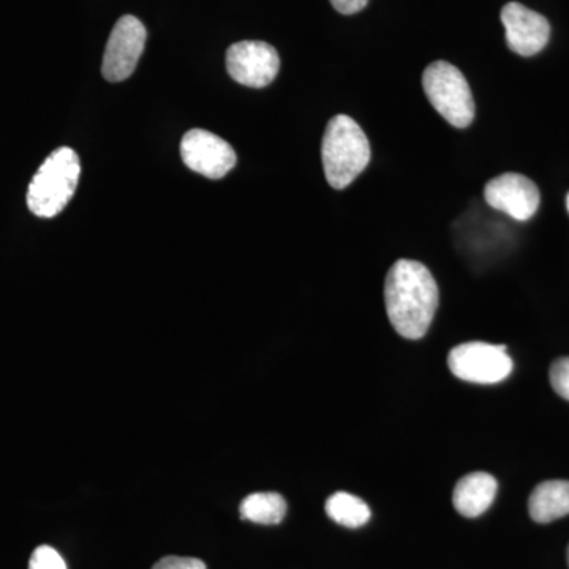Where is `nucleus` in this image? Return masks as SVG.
Returning a JSON list of instances; mask_svg holds the SVG:
<instances>
[{
    "mask_svg": "<svg viewBox=\"0 0 569 569\" xmlns=\"http://www.w3.org/2000/svg\"><path fill=\"white\" fill-rule=\"evenodd\" d=\"M438 284L419 261L399 260L391 266L385 282V302L392 328L408 340L429 331L438 307Z\"/></svg>",
    "mask_w": 569,
    "mask_h": 569,
    "instance_id": "1",
    "label": "nucleus"
},
{
    "mask_svg": "<svg viewBox=\"0 0 569 569\" xmlns=\"http://www.w3.org/2000/svg\"><path fill=\"white\" fill-rule=\"evenodd\" d=\"M321 159L326 181L336 190L347 189L366 170L370 162V142L350 116H335L329 121Z\"/></svg>",
    "mask_w": 569,
    "mask_h": 569,
    "instance_id": "2",
    "label": "nucleus"
},
{
    "mask_svg": "<svg viewBox=\"0 0 569 569\" xmlns=\"http://www.w3.org/2000/svg\"><path fill=\"white\" fill-rule=\"evenodd\" d=\"M80 157L70 148H59L41 163L28 190V206L43 219L58 216L70 203L80 181Z\"/></svg>",
    "mask_w": 569,
    "mask_h": 569,
    "instance_id": "3",
    "label": "nucleus"
},
{
    "mask_svg": "<svg viewBox=\"0 0 569 569\" xmlns=\"http://www.w3.org/2000/svg\"><path fill=\"white\" fill-rule=\"evenodd\" d=\"M422 88L430 104L452 127L466 129L473 122V93L458 67L447 61L430 63L422 74Z\"/></svg>",
    "mask_w": 569,
    "mask_h": 569,
    "instance_id": "4",
    "label": "nucleus"
},
{
    "mask_svg": "<svg viewBox=\"0 0 569 569\" xmlns=\"http://www.w3.org/2000/svg\"><path fill=\"white\" fill-rule=\"evenodd\" d=\"M448 366L456 377L470 383H500L512 372L507 347L486 342H467L452 348Z\"/></svg>",
    "mask_w": 569,
    "mask_h": 569,
    "instance_id": "5",
    "label": "nucleus"
},
{
    "mask_svg": "<svg viewBox=\"0 0 569 569\" xmlns=\"http://www.w3.org/2000/svg\"><path fill=\"white\" fill-rule=\"evenodd\" d=\"M146 39L144 26L132 14H126L116 22L103 56L104 80L121 82L130 78L144 51Z\"/></svg>",
    "mask_w": 569,
    "mask_h": 569,
    "instance_id": "6",
    "label": "nucleus"
},
{
    "mask_svg": "<svg viewBox=\"0 0 569 569\" xmlns=\"http://www.w3.org/2000/svg\"><path fill=\"white\" fill-rule=\"evenodd\" d=\"M227 70L230 77L247 88H266L276 80L280 58L264 41H239L227 51Z\"/></svg>",
    "mask_w": 569,
    "mask_h": 569,
    "instance_id": "7",
    "label": "nucleus"
},
{
    "mask_svg": "<svg viewBox=\"0 0 569 569\" xmlns=\"http://www.w3.org/2000/svg\"><path fill=\"white\" fill-rule=\"evenodd\" d=\"M181 157L187 168L209 179H222L233 170L238 160L227 141L200 129L183 134Z\"/></svg>",
    "mask_w": 569,
    "mask_h": 569,
    "instance_id": "8",
    "label": "nucleus"
},
{
    "mask_svg": "<svg viewBox=\"0 0 569 569\" xmlns=\"http://www.w3.org/2000/svg\"><path fill=\"white\" fill-rule=\"evenodd\" d=\"M485 198L493 209L520 222L531 219L541 201L537 183L519 173L497 176L486 186Z\"/></svg>",
    "mask_w": 569,
    "mask_h": 569,
    "instance_id": "9",
    "label": "nucleus"
},
{
    "mask_svg": "<svg viewBox=\"0 0 569 569\" xmlns=\"http://www.w3.org/2000/svg\"><path fill=\"white\" fill-rule=\"evenodd\" d=\"M501 22L507 31L509 50L530 58L545 50L550 37V24L542 14L519 2H509L501 10Z\"/></svg>",
    "mask_w": 569,
    "mask_h": 569,
    "instance_id": "10",
    "label": "nucleus"
},
{
    "mask_svg": "<svg viewBox=\"0 0 569 569\" xmlns=\"http://www.w3.org/2000/svg\"><path fill=\"white\" fill-rule=\"evenodd\" d=\"M497 479L485 471L467 475L456 485L452 503L463 518H478L488 511L497 496Z\"/></svg>",
    "mask_w": 569,
    "mask_h": 569,
    "instance_id": "11",
    "label": "nucleus"
},
{
    "mask_svg": "<svg viewBox=\"0 0 569 569\" xmlns=\"http://www.w3.org/2000/svg\"><path fill=\"white\" fill-rule=\"evenodd\" d=\"M531 519L549 523L569 515V481H545L531 492L529 500Z\"/></svg>",
    "mask_w": 569,
    "mask_h": 569,
    "instance_id": "12",
    "label": "nucleus"
},
{
    "mask_svg": "<svg viewBox=\"0 0 569 569\" xmlns=\"http://www.w3.org/2000/svg\"><path fill=\"white\" fill-rule=\"evenodd\" d=\"M241 518L261 526H276L287 515V501L276 492H254L247 496L239 507Z\"/></svg>",
    "mask_w": 569,
    "mask_h": 569,
    "instance_id": "13",
    "label": "nucleus"
},
{
    "mask_svg": "<svg viewBox=\"0 0 569 569\" xmlns=\"http://www.w3.org/2000/svg\"><path fill=\"white\" fill-rule=\"evenodd\" d=\"M326 515L339 526L359 529L370 519V508L361 498L348 492H336L326 501Z\"/></svg>",
    "mask_w": 569,
    "mask_h": 569,
    "instance_id": "14",
    "label": "nucleus"
},
{
    "mask_svg": "<svg viewBox=\"0 0 569 569\" xmlns=\"http://www.w3.org/2000/svg\"><path fill=\"white\" fill-rule=\"evenodd\" d=\"M29 569H67L61 553L51 546H40L32 552Z\"/></svg>",
    "mask_w": 569,
    "mask_h": 569,
    "instance_id": "15",
    "label": "nucleus"
},
{
    "mask_svg": "<svg viewBox=\"0 0 569 569\" xmlns=\"http://www.w3.org/2000/svg\"><path fill=\"white\" fill-rule=\"evenodd\" d=\"M550 383L557 395L569 400V358H561L550 367Z\"/></svg>",
    "mask_w": 569,
    "mask_h": 569,
    "instance_id": "16",
    "label": "nucleus"
},
{
    "mask_svg": "<svg viewBox=\"0 0 569 569\" xmlns=\"http://www.w3.org/2000/svg\"><path fill=\"white\" fill-rule=\"evenodd\" d=\"M152 569H206L204 561L193 557H163L153 565Z\"/></svg>",
    "mask_w": 569,
    "mask_h": 569,
    "instance_id": "17",
    "label": "nucleus"
},
{
    "mask_svg": "<svg viewBox=\"0 0 569 569\" xmlns=\"http://www.w3.org/2000/svg\"><path fill=\"white\" fill-rule=\"evenodd\" d=\"M331 3L339 13L355 14L358 13V11L366 9L369 0H331Z\"/></svg>",
    "mask_w": 569,
    "mask_h": 569,
    "instance_id": "18",
    "label": "nucleus"
},
{
    "mask_svg": "<svg viewBox=\"0 0 569 569\" xmlns=\"http://www.w3.org/2000/svg\"><path fill=\"white\" fill-rule=\"evenodd\" d=\"M567 206H568V211H569V194H568V198H567Z\"/></svg>",
    "mask_w": 569,
    "mask_h": 569,
    "instance_id": "19",
    "label": "nucleus"
},
{
    "mask_svg": "<svg viewBox=\"0 0 569 569\" xmlns=\"http://www.w3.org/2000/svg\"><path fill=\"white\" fill-rule=\"evenodd\" d=\"M568 563H569V549H568Z\"/></svg>",
    "mask_w": 569,
    "mask_h": 569,
    "instance_id": "20",
    "label": "nucleus"
}]
</instances>
